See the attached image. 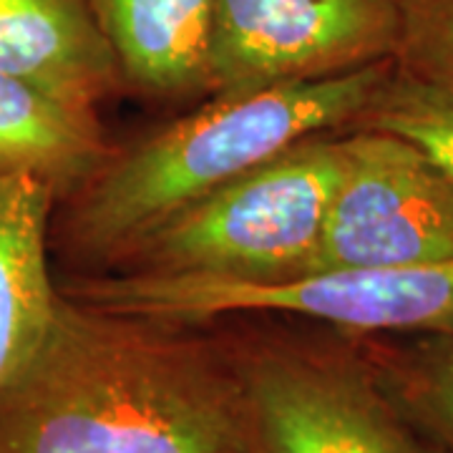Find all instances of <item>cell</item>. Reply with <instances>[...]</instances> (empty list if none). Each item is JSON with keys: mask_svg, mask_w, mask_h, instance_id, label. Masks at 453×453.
Returning a JSON list of instances; mask_svg holds the SVG:
<instances>
[{"mask_svg": "<svg viewBox=\"0 0 453 453\" xmlns=\"http://www.w3.org/2000/svg\"><path fill=\"white\" fill-rule=\"evenodd\" d=\"M0 453H252L226 340L61 292L0 388Z\"/></svg>", "mask_w": 453, "mask_h": 453, "instance_id": "6da1fadb", "label": "cell"}, {"mask_svg": "<svg viewBox=\"0 0 453 453\" xmlns=\"http://www.w3.org/2000/svg\"><path fill=\"white\" fill-rule=\"evenodd\" d=\"M393 61L335 79L211 94L131 149L116 151L56 199L50 252L104 273L131 242L292 144L350 129ZM83 273V275H94Z\"/></svg>", "mask_w": 453, "mask_h": 453, "instance_id": "7a4b0ae2", "label": "cell"}, {"mask_svg": "<svg viewBox=\"0 0 453 453\" xmlns=\"http://www.w3.org/2000/svg\"><path fill=\"white\" fill-rule=\"evenodd\" d=\"M340 172L342 134L303 139L146 232L104 273L244 282L303 275Z\"/></svg>", "mask_w": 453, "mask_h": 453, "instance_id": "3957f363", "label": "cell"}, {"mask_svg": "<svg viewBox=\"0 0 453 453\" xmlns=\"http://www.w3.org/2000/svg\"><path fill=\"white\" fill-rule=\"evenodd\" d=\"M64 292L109 312L184 325L240 312H282L330 325L353 338L453 330V257L411 267L315 273L280 282L96 273L65 280Z\"/></svg>", "mask_w": 453, "mask_h": 453, "instance_id": "277c9868", "label": "cell"}, {"mask_svg": "<svg viewBox=\"0 0 453 453\" xmlns=\"http://www.w3.org/2000/svg\"><path fill=\"white\" fill-rule=\"evenodd\" d=\"M252 453H443L350 340L225 338Z\"/></svg>", "mask_w": 453, "mask_h": 453, "instance_id": "5b68a950", "label": "cell"}, {"mask_svg": "<svg viewBox=\"0 0 453 453\" xmlns=\"http://www.w3.org/2000/svg\"><path fill=\"white\" fill-rule=\"evenodd\" d=\"M453 257V177L403 136L342 134V172L303 275Z\"/></svg>", "mask_w": 453, "mask_h": 453, "instance_id": "8992f818", "label": "cell"}, {"mask_svg": "<svg viewBox=\"0 0 453 453\" xmlns=\"http://www.w3.org/2000/svg\"><path fill=\"white\" fill-rule=\"evenodd\" d=\"M401 0H214L210 96L393 61Z\"/></svg>", "mask_w": 453, "mask_h": 453, "instance_id": "52a82bcc", "label": "cell"}, {"mask_svg": "<svg viewBox=\"0 0 453 453\" xmlns=\"http://www.w3.org/2000/svg\"><path fill=\"white\" fill-rule=\"evenodd\" d=\"M0 73L86 109L124 83L86 0H0Z\"/></svg>", "mask_w": 453, "mask_h": 453, "instance_id": "ba28073f", "label": "cell"}, {"mask_svg": "<svg viewBox=\"0 0 453 453\" xmlns=\"http://www.w3.org/2000/svg\"><path fill=\"white\" fill-rule=\"evenodd\" d=\"M58 195L35 177H0V388L38 350L58 308L50 219Z\"/></svg>", "mask_w": 453, "mask_h": 453, "instance_id": "9c48e42d", "label": "cell"}, {"mask_svg": "<svg viewBox=\"0 0 453 453\" xmlns=\"http://www.w3.org/2000/svg\"><path fill=\"white\" fill-rule=\"evenodd\" d=\"M127 86L157 98L210 96L214 0H86Z\"/></svg>", "mask_w": 453, "mask_h": 453, "instance_id": "30bf717a", "label": "cell"}, {"mask_svg": "<svg viewBox=\"0 0 453 453\" xmlns=\"http://www.w3.org/2000/svg\"><path fill=\"white\" fill-rule=\"evenodd\" d=\"M111 151L96 109L68 104L35 83L0 73V177L41 179L61 199Z\"/></svg>", "mask_w": 453, "mask_h": 453, "instance_id": "8fae6325", "label": "cell"}, {"mask_svg": "<svg viewBox=\"0 0 453 453\" xmlns=\"http://www.w3.org/2000/svg\"><path fill=\"white\" fill-rule=\"evenodd\" d=\"M393 398L443 453H453V330L365 350Z\"/></svg>", "mask_w": 453, "mask_h": 453, "instance_id": "7c38bea8", "label": "cell"}, {"mask_svg": "<svg viewBox=\"0 0 453 453\" xmlns=\"http://www.w3.org/2000/svg\"><path fill=\"white\" fill-rule=\"evenodd\" d=\"M350 129L403 136L453 177V88L408 76L393 64Z\"/></svg>", "mask_w": 453, "mask_h": 453, "instance_id": "4fadbf2b", "label": "cell"}, {"mask_svg": "<svg viewBox=\"0 0 453 453\" xmlns=\"http://www.w3.org/2000/svg\"><path fill=\"white\" fill-rule=\"evenodd\" d=\"M395 68L453 88V0H401Z\"/></svg>", "mask_w": 453, "mask_h": 453, "instance_id": "5bb4252c", "label": "cell"}]
</instances>
